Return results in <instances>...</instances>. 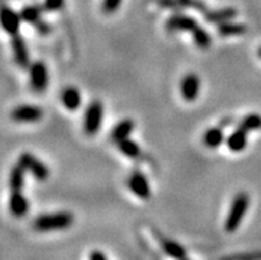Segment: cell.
Wrapping results in <instances>:
<instances>
[{"label":"cell","instance_id":"obj_1","mask_svg":"<svg viewBox=\"0 0 261 260\" xmlns=\"http://www.w3.org/2000/svg\"><path fill=\"white\" fill-rule=\"evenodd\" d=\"M74 223V217L68 211H57L50 214H43L33 221V228L39 232H52L69 228Z\"/></svg>","mask_w":261,"mask_h":260},{"label":"cell","instance_id":"obj_2","mask_svg":"<svg viewBox=\"0 0 261 260\" xmlns=\"http://www.w3.org/2000/svg\"><path fill=\"white\" fill-rule=\"evenodd\" d=\"M249 204H251V198L247 193H238L235 195L224 223V230L227 232H235L240 227V224L248 211Z\"/></svg>","mask_w":261,"mask_h":260},{"label":"cell","instance_id":"obj_3","mask_svg":"<svg viewBox=\"0 0 261 260\" xmlns=\"http://www.w3.org/2000/svg\"><path fill=\"white\" fill-rule=\"evenodd\" d=\"M103 105L98 100H94L88 105L84 114V132L86 135H96L102 126Z\"/></svg>","mask_w":261,"mask_h":260},{"label":"cell","instance_id":"obj_4","mask_svg":"<svg viewBox=\"0 0 261 260\" xmlns=\"http://www.w3.org/2000/svg\"><path fill=\"white\" fill-rule=\"evenodd\" d=\"M19 163L25 169L27 172H30L37 181L44 182L49 178V168L39 158H36L32 153H21L19 157Z\"/></svg>","mask_w":261,"mask_h":260},{"label":"cell","instance_id":"obj_5","mask_svg":"<svg viewBox=\"0 0 261 260\" xmlns=\"http://www.w3.org/2000/svg\"><path fill=\"white\" fill-rule=\"evenodd\" d=\"M30 84L35 93H44L49 85V72L43 61H35L30 65Z\"/></svg>","mask_w":261,"mask_h":260},{"label":"cell","instance_id":"obj_6","mask_svg":"<svg viewBox=\"0 0 261 260\" xmlns=\"http://www.w3.org/2000/svg\"><path fill=\"white\" fill-rule=\"evenodd\" d=\"M43 109L37 105H31V104H23L12 109L11 112V119L19 124H33L39 122L43 119Z\"/></svg>","mask_w":261,"mask_h":260},{"label":"cell","instance_id":"obj_7","mask_svg":"<svg viewBox=\"0 0 261 260\" xmlns=\"http://www.w3.org/2000/svg\"><path fill=\"white\" fill-rule=\"evenodd\" d=\"M21 21L23 19L20 16V12H16L11 7H0V27L10 36L19 35Z\"/></svg>","mask_w":261,"mask_h":260},{"label":"cell","instance_id":"obj_8","mask_svg":"<svg viewBox=\"0 0 261 260\" xmlns=\"http://www.w3.org/2000/svg\"><path fill=\"white\" fill-rule=\"evenodd\" d=\"M127 186H129L130 191L133 194L138 197L139 199L147 201L151 197V187H150L149 179L146 178V175L141 172H134L130 175L129 181H127Z\"/></svg>","mask_w":261,"mask_h":260},{"label":"cell","instance_id":"obj_9","mask_svg":"<svg viewBox=\"0 0 261 260\" xmlns=\"http://www.w3.org/2000/svg\"><path fill=\"white\" fill-rule=\"evenodd\" d=\"M11 46H12V53H13V60L15 63L23 68V69H28L31 65V59H30V51L27 43L20 35H15L12 36L11 40Z\"/></svg>","mask_w":261,"mask_h":260},{"label":"cell","instance_id":"obj_10","mask_svg":"<svg viewBox=\"0 0 261 260\" xmlns=\"http://www.w3.org/2000/svg\"><path fill=\"white\" fill-rule=\"evenodd\" d=\"M200 93V79L196 73H187L180 81V94L187 102L195 101Z\"/></svg>","mask_w":261,"mask_h":260},{"label":"cell","instance_id":"obj_11","mask_svg":"<svg viewBox=\"0 0 261 260\" xmlns=\"http://www.w3.org/2000/svg\"><path fill=\"white\" fill-rule=\"evenodd\" d=\"M198 27V21L194 17L175 13L167 19L166 28L171 32H192Z\"/></svg>","mask_w":261,"mask_h":260},{"label":"cell","instance_id":"obj_12","mask_svg":"<svg viewBox=\"0 0 261 260\" xmlns=\"http://www.w3.org/2000/svg\"><path fill=\"white\" fill-rule=\"evenodd\" d=\"M8 208L15 218H23L30 211V202L24 197L21 191H11Z\"/></svg>","mask_w":261,"mask_h":260},{"label":"cell","instance_id":"obj_13","mask_svg":"<svg viewBox=\"0 0 261 260\" xmlns=\"http://www.w3.org/2000/svg\"><path fill=\"white\" fill-rule=\"evenodd\" d=\"M227 148L233 153H240L243 152L247 145H248V132L244 130L243 128L239 126V129H236L235 132H232L229 134V137L227 138Z\"/></svg>","mask_w":261,"mask_h":260},{"label":"cell","instance_id":"obj_14","mask_svg":"<svg viewBox=\"0 0 261 260\" xmlns=\"http://www.w3.org/2000/svg\"><path fill=\"white\" fill-rule=\"evenodd\" d=\"M61 102H63V105L68 110L74 112L83 104V96H81V92L77 88H74V86H68L61 93Z\"/></svg>","mask_w":261,"mask_h":260},{"label":"cell","instance_id":"obj_15","mask_svg":"<svg viewBox=\"0 0 261 260\" xmlns=\"http://www.w3.org/2000/svg\"><path fill=\"white\" fill-rule=\"evenodd\" d=\"M134 129H136V124H134L133 120H122V121H119L118 124L113 128L112 133H110V138L116 142V144H118V142L122 141V139L129 138L130 134L134 132Z\"/></svg>","mask_w":261,"mask_h":260},{"label":"cell","instance_id":"obj_16","mask_svg":"<svg viewBox=\"0 0 261 260\" xmlns=\"http://www.w3.org/2000/svg\"><path fill=\"white\" fill-rule=\"evenodd\" d=\"M25 169L17 162L16 165L11 169L10 173V188L11 191H21L25 182Z\"/></svg>","mask_w":261,"mask_h":260},{"label":"cell","instance_id":"obj_17","mask_svg":"<svg viewBox=\"0 0 261 260\" xmlns=\"http://www.w3.org/2000/svg\"><path fill=\"white\" fill-rule=\"evenodd\" d=\"M238 15V11L232 7L228 8H222V10L218 11H211V12L205 13V20L210 21V23H224V21H228V20L233 19V17Z\"/></svg>","mask_w":261,"mask_h":260},{"label":"cell","instance_id":"obj_18","mask_svg":"<svg viewBox=\"0 0 261 260\" xmlns=\"http://www.w3.org/2000/svg\"><path fill=\"white\" fill-rule=\"evenodd\" d=\"M224 142V133L220 128H211L203 135V144L210 149H218Z\"/></svg>","mask_w":261,"mask_h":260},{"label":"cell","instance_id":"obj_19","mask_svg":"<svg viewBox=\"0 0 261 260\" xmlns=\"http://www.w3.org/2000/svg\"><path fill=\"white\" fill-rule=\"evenodd\" d=\"M219 33L224 37L228 36H239L247 32V26L242 23H233V21H224L218 26Z\"/></svg>","mask_w":261,"mask_h":260},{"label":"cell","instance_id":"obj_20","mask_svg":"<svg viewBox=\"0 0 261 260\" xmlns=\"http://www.w3.org/2000/svg\"><path fill=\"white\" fill-rule=\"evenodd\" d=\"M117 146H118L119 152L122 153L125 157H127V158L136 159L141 155V148H139L138 144L132 138H125L122 139V141H119L118 144H117Z\"/></svg>","mask_w":261,"mask_h":260},{"label":"cell","instance_id":"obj_21","mask_svg":"<svg viewBox=\"0 0 261 260\" xmlns=\"http://www.w3.org/2000/svg\"><path fill=\"white\" fill-rule=\"evenodd\" d=\"M162 248L166 254L174 257V259H185L187 256V252H186L182 244L176 243L174 241H169V239L162 241Z\"/></svg>","mask_w":261,"mask_h":260},{"label":"cell","instance_id":"obj_22","mask_svg":"<svg viewBox=\"0 0 261 260\" xmlns=\"http://www.w3.org/2000/svg\"><path fill=\"white\" fill-rule=\"evenodd\" d=\"M41 12H43V7L32 4V6L24 7L23 10L20 11V16H21L23 21L35 26L39 20H41Z\"/></svg>","mask_w":261,"mask_h":260},{"label":"cell","instance_id":"obj_23","mask_svg":"<svg viewBox=\"0 0 261 260\" xmlns=\"http://www.w3.org/2000/svg\"><path fill=\"white\" fill-rule=\"evenodd\" d=\"M192 39H194V43L200 48V50H208L210 45L212 43L211 35L205 30L200 28V27H196L195 30L192 31Z\"/></svg>","mask_w":261,"mask_h":260},{"label":"cell","instance_id":"obj_24","mask_svg":"<svg viewBox=\"0 0 261 260\" xmlns=\"http://www.w3.org/2000/svg\"><path fill=\"white\" fill-rule=\"evenodd\" d=\"M240 128H243L247 132H252V130H256V129L261 128V115L258 114H249L247 115L245 119H243V121L240 122Z\"/></svg>","mask_w":261,"mask_h":260},{"label":"cell","instance_id":"obj_25","mask_svg":"<svg viewBox=\"0 0 261 260\" xmlns=\"http://www.w3.org/2000/svg\"><path fill=\"white\" fill-rule=\"evenodd\" d=\"M121 3H122V0H103V3H102L103 12L106 13L116 12V11L119 8V6H121Z\"/></svg>","mask_w":261,"mask_h":260},{"label":"cell","instance_id":"obj_26","mask_svg":"<svg viewBox=\"0 0 261 260\" xmlns=\"http://www.w3.org/2000/svg\"><path fill=\"white\" fill-rule=\"evenodd\" d=\"M65 0H44V10L46 11H59L64 7Z\"/></svg>","mask_w":261,"mask_h":260},{"label":"cell","instance_id":"obj_27","mask_svg":"<svg viewBox=\"0 0 261 260\" xmlns=\"http://www.w3.org/2000/svg\"><path fill=\"white\" fill-rule=\"evenodd\" d=\"M35 28H36L37 32L40 33V35H48V33H50V31H52V28H50V24L46 23V21H44L43 19L39 20L36 24H35Z\"/></svg>","mask_w":261,"mask_h":260},{"label":"cell","instance_id":"obj_28","mask_svg":"<svg viewBox=\"0 0 261 260\" xmlns=\"http://www.w3.org/2000/svg\"><path fill=\"white\" fill-rule=\"evenodd\" d=\"M90 260H106V255L102 254L101 251H94L89 255Z\"/></svg>","mask_w":261,"mask_h":260},{"label":"cell","instance_id":"obj_29","mask_svg":"<svg viewBox=\"0 0 261 260\" xmlns=\"http://www.w3.org/2000/svg\"><path fill=\"white\" fill-rule=\"evenodd\" d=\"M257 55H258V57H260V59H261V46H260V48H258V51H257Z\"/></svg>","mask_w":261,"mask_h":260}]
</instances>
